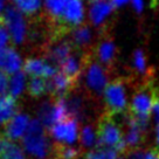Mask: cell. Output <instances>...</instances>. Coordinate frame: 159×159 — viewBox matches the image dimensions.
<instances>
[{
	"mask_svg": "<svg viewBox=\"0 0 159 159\" xmlns=\"http://www.w3.org/2000/svg\"><path fill=\"white\" fill-rule=\"evenodd\" d=\"M159 99V87L152 79L139 81L134 87L129 105V112L143 122H150L156 102Z\"/></svg>",
	"mask_w": 159,
	"mask_h": 159,
	"instance_id": "cell-1",
	"label": "cell"
},
{
	"mask_svg": "<svg viewBox=\"0 0 159 159\" xmlns=\"http://www.w3.org/2000/svg\"><path fill=\"white\" fill-rule=\"evenodd\" d=\"M123 125L115 115L104 112L98 117L97 122V138L98 146H105L126 153Z\"/></svg>",
	"mask_w": 159,
	"mask_h": 159,
	"instance_id": "cell-2",
	"label": "cell"
},
{
	"mask_svg": "<svg viewBox=\"0 0 159 159\" xmlns=\"http://www.w3.org/2000/svg\"><path fill=\"white\" fill-rule=\"evenodd\" d=\"M46 128L38 118L30 120V128L22 138V146L32 159H48L53 145L50 144Z\"/></svg>",
	"mask_w": 159,
	"mask_h": 159,
	"instance_id": "cell-3",
	"label": "cell"
},
{
	"mask_svg": "<svg viewBox=\"0 0 159 159\" xmlns=\"http://www.w3.org/2000/svg\"><path fill=\"white\" fill-rule=\"evenodd\" d=\"M134 84V82L129 79L119 77L111 81L103 94L105 112L118 115L129 111V90Z\"/></svg>",
	"mask_w": 159,
	"mask_h": 159,
	"instance_id": "cell-4",
	"label": "cell"
},
{
	"mask_svg": "<svg viewBox=\"0 0 159 159\" xmlns=\"http://www.w3.org/2000/svg\"><path fill=\"white\" fill-rule=\"evenodd\" d=\"M83 84L87 93L91 96L98 97L104 94V90L109 85L110 71L108 67L101 65L98 61L89 59L82 74Z\"/></svg>",
	"mask_w": 159,
	"mask_h": 159,
	"instance_id": "cell-5",
	"label": "cell"
},
{
	"mask_svg": "<svg viewBox=\"0 0 159 159\" xmlns=\"http://www.w3.org/2000/svg\"><path fill=\"white\" fill-rule=\"evenodd\" d=\"M1 21L14 45H22L30 38V27L26 15L13 5L7 6L1 15Z\"/></svg>",
	"mask_w": 159,
	"mask_h": 159,
	"instance_id": "cell-6",
	"label": "cell"
},
{
	"mask_svg": "<svg viewBox=\"0 0 159 159\" xmlns=\"http://www.w3.org/2000/svg\"><path fill=\"white\" fill-rule=\"evenodd\" d=\"M69 118L65 99L52 98L42 102L38 108V119L46 129H52L55 124Z\"/></svg>",
	"mask_w": 159,
	"mask_h": 159,
	"instance_id": "cell-7",
	"label": "cell"
},
{
	"mask_svg": "<svg viewBox=\"0 0 159 159\" xmlns=\"http://www.w3.org/2000/svg\"><path fill=\"white\" fill-rule=\"evenodd\" d=\"M63 99H65L69 117L75 118L79 122L88 120L93 117V112H91L94 111L91 107L93 102H91V97L87 94L73 90L66 97H63Z\"/></svg>",
	"mask_w": 159,
	"mask_h": 159,
	"instance_id": "cell-8",
	"label": "cell"
},
{
	"mask_svg": "<svg viewBox=\"0 0 159 159\" xmlns=\"http://www.w3.org/2000/svg\"><path fill=\"white\" fill-rule=\"evenodd\" d=\"M73 43L63 35L54 36L46 46V59L53 65H62L73 53Z\"/></svg>",
	"mask_w": 159,
	"mask_h": 159,
	"instance_id": "cell-9",
	"label": "cell"
},
{
	"mask_svg": "<svg viewBox=\"0 0 159 159\" xmlns=\"http://www.w3.org/2000/svg\"><path fill=\"white\" fill-rule=\"evenodd\" d=\"M85 19V6L83 0H67L63 14L60 21V28H76L83 25Z\"/></svg>",
	"mask_w": 159,
	"mask_h": 159,
	"instance_id": "cell-10",
	"label": "cell"
},
{
	"mask_svg": "<svg viewBox=\"0 0 159 159\" xmlns=\"http://www.w3.org/2000/svg\"><path fill=\"white\" fill-rule=\"evenodd\" d=\"M79 123V120L69 117V118H67L65 120L57 123V124H55L49 130V134L55 140V143L71 145L77 142Z\"/></svg>",
	"mask_w": 159,
	"mask_h": 159,
	"instance_id": "cell-11",
	"label": "cell"
},
{
	"mask_svg": "<svg viewBox=\"0 0 159 159\" xmlns=\"http://www.w3.org/2000/svg\"><path fill=\"white\" fill-rule=\"evenodd\" d=\"M24 71L32 77H41L45 80H50L57 74L56 66L53 65L46 57H40V56H30L26 59Z\"/></svg>",
	"mask_w": 159,
	"mask_h": 159,
	"instance_id": "cell-12",
	"label": "cell"
},
{
	"mask_svg": "<svg viewBox=\"0 0 159 159\" xmlns=\"http://www.w3.org/2000/svg\"><path fill=\"white\" fill-rule=\"evenodd\" d=\"M115 5L111 0H94L88 8V18L95 27L104 26L110 15L112 14Z\"/></svg>",
	"mask_w": 159,
	"mask_h": 159,
	"instance_id": "cell-13",
	"label": "cell"
},
{
	"mask_svg": "<svg viewBox=\"0 0 159 159\" xmlns=\"http://www.w3.org/2000/svg\"><path fill=\"white\" fill-rule=\"evenodd\" d=\"M89 59L90 56L85 54L84 52H81V50L73 52L69 57L61 65V71L65 73L73 81H76L80 76H82L85 65Z\"/></svg>",
	"mask_w": 159,
	"mask_h": 159,
	"instance_id": "cell-14",
	"label": "cell"
},
{
	"mask_svg": "<svg viewBox=\"0 0 159 159\" xmlns=\"http://www.w3.org/2000/svg\"><path fill=\"white\" fill-rule=\"evenodd\" d=\"M25 61L14 47H7L0 52V71L13 75L24 70Z\"/></svg>",
	"mask_w": 159,
	"mask_h": 159,
	"instance_id": "cell-15",
	"label": "cell"
},
{
	"mask_svg": "<svg viewBox=\"0 0 159 159\" xmlns=\"http://www.w3.org/2000/svg\"><path fill=\"white\" fill-rule=\"evenodd\" d=\"M30 118L25 112H18L10 122L4 126V134L12 142L19 140L25 137L27 130L30 128Z\"/></svg>",
	"mask_w": 159,
	"mask_h": 159,
	"instance_id": "cell-16",
	"label": "cell"
},
{
	"mask_svg": "<svg viewBox=\"0 0 159 159\" xmlns=\"http://www.w3.org/2000/svg\"><path fill=\"white\" fill-rule=\"evenodd\" d=\"M48 84H49V93L54 96V98L55 97L62 98L74 90L75 81L68 77L65 73L57 71L55 76L48 80Z\"/></svg>",
	"mask_w": 159,
	"mask_h": 159,
	"instance_id": "cell-17",
	"label": "cell"
},
{
	"mask_svg": "<svg viewBox=\"0 0 159 159\" xmlns=\"http://www.w3.org/2000/svg\"><path fill=\"white\" fill-rule=\"evenodd\" d=\"M95 56L101 65L110 67L116 59V46L109 36H105L98 42L95 49Z\"/></svg>",
	"mask_w": 159,
	"mask_h": 159,
	"instance_id": "cell-18",
	"label": "cell"
},
{
	"mask_svg": "<svg viewBox=\"0 0 159 159\" xmlns=\"http://www.w3.org/2000/svg\"><path fill=\"white\" fill-rule=\"evenodd\" d=\"M93 39L94 32L88 25H81L70 32V42L81 52L90 47V45L93 43Z\"/></svg>",
	"mask_w": 159,
	"mask_h": 159,
	"instance_id": "cell-19",
	"label": "cell"
},
{
	"mask_svg": "<svg viewBox=\"0 0 159 159\" xmlns=\"http://www.w3.org/2000/svg\"><path fill=\"white\" fill-rule=\"evenodd\" d=\"M81 157H83V149L55 143L48 159H80Z\"/></svg>",
	"mask_w": 159,
	"mask_h": 159,
	"instance_id": "cell-20",
	"label": "cell"
},
{
	"mask_svg": "<svg viewBox=\"0 0 159 159\" xmlns=\"http://www.w3.org/2000/svg\"><path fill=\"white\" fill-rule=\"evenodd\" d=\"M18 102L10 95L0 97V125L5 126L18 114Z\"/></svg>",
	"mask_w": 159,
	"mask_h": 159,
	"instance_id": "cell-21",
	"label": "cell"
},
{
	"mask_svg": "<svg viewBox=\"0 0 159 159\" xmlns=\"http://www.w3.org/2000/svg\"><path fill=\"white\" fill-rule=\"evenodd\" d=\"M28 87L27 82V74L24 70H21L16 74L10 76V85H8V94L13 98H18L25 93Z\"/></svg>",
	"mask_w": 159,
	"mask_h": 159,
	"instance_id": "cell-22",
	"label": "cell"
},
{
	"mask_svg": "<svg viewBox=\"0 0 159 159\" xmlns=\"http://www.w3.org/2000/svg\"><path fill=\"white\" fill-rule=\"evenodd\" d=\"M83 159H124L122 153L115 149L105 146H96L83 154Z\"/></svg>",
	"mask_w": 159,
	"mask_h": 159,
	"instance_id": "cell-23",
	"label": "cell"
},
{
	"mask_svg": "<svg viewBox=\"0 0 159 159\" xmlns=\"http://www.w3.org/2000/svg\"><path fill=\"white\" fill-rule=\"evenodd\" d=\"M66 4H67V0H43L46 13L54 21V24H57V25L60 24Z\"/></svg>",
	"mask_w": 159,
	"mask_h": 159,
	"instance_id": "cell-24",
	"label": "cell"
},
{
	"mask_svg": "<svg viewBox=\"0 0 159 159\" xmlns=\"http://www.w3.org/2000/svg\"><path fill=\"white\" fill-rule=\"evenodd\" d=\"M80 142L81 146L84 149H94L98 146V138L97 131L95 130L93 124H85L80 134Z\"/></svg>",
	"mask_w": 159,
	"mask_h": 159,
	"instance_id": "cell-25",
	"label": "cell"
},
{
	"mask_svg": "<svg viewBox=\"0 0 159 159\" xmlns=\"http://www.w3.org/2000/svg\"><path fill=\"white\" fill-rule=\"evenodd\" d=\"M27 91L34 98H39L41 96H43L47 93H49L48 80L41 79V77H30V80L28 81Z\"/></svg>",
	"mask_w": 159,
	"mask_h": 159,
	"instance_id": "cell-26",
	"label": "cell"
},
{
	"mask_svg": "<svg viewBox=\"0 0 159 159\" xmlns=\"http://www.w3.org/2000/svg\"><path fill=\"white\" fill-rule=\"evenodd\" d=\"M13 6L22 12L26 16H32L39 13L43 5V0H12Z\"/></svg>",
	"mask_w": 159,
	"mask_h": 159,
	"instance_id": "cell-27",
	"label": "cell"
},
{
	"mask_svg": "<svg viewBox=\"0 0 159 159\" xmlns=\"http://www.w3.org/2000/svg\"><path fill=\"white\" fill-rule=\"evenodd\" d=\"M132 63H134V68L136 73L140 76H143V80L151 79V74L149 73L148 69V63H146V57H145L143 50L137 49L134 53V57H132Z\"/></svg>",
	"mask_w": 159,
	"mask_h": 159,
	"instance_id": "cell-28",
	"label": "cell"
},
{
	"mask_svg": "<svg viewBox=\"0 0 159 159\" xmlns=\"http://www.w3.org/2000/svg\"><path fill=\"white\" fill-rule=\"evenodd\" d=\"M0 159H28L26 157L24 149L15 142L8 140L4 151L0 153Z\"/></svg>",
	"mask_w": 159,
	"mask_h": 159,
	"instance_id": "cell-29",
	"label": "cell"
},
{
	"mask_svg": "<svg viewBox=\"0 0 159 159\" xmlns=\"http://www.w3.org/2000/svg\"><path fill=\"white\" fill-rule=\"evenodd\" d=\"M148 153H149V149L138 148V149L128 151L125 153L124 159H148Z\"/></svg>",
	"mask_w": 159,
	"mask_h": 159,
	"instance_id": "cell-30",
	"label": "cell"
},
{
	"mask_svg": "<svg viewBox=\"0 0 159 159\" xmlns=\"http://www.w3.org/2000/svg\"><path fill=\"white\" fill-rule=\"evenodd\" d=\"M10 41H11L10 34H8V32L6 30L5 25L2 24V21L0 20V52L8 47Z\"/></svg>",
	"mask_w": 159,
	"mask_h": 159,
	"instance_id": "cell-31",
	"label": "cell"
},
{
	"mask_svg": "<svg viewBox=\"0 0 159 159\" xmlns=\"http://www.w3.org/2000/svg\"><path fill=\"white\" fill-rule=\"evenodd\" d=\"M8 85H10L8 75L5 74L4 71H0V97L6 96V93L8 91Z\"/></svg>",
	"mask_w": 159,
	"mask_h": 159,
	"instance_id": "cell-32",
	"label": "cell"
},
{
	"mask_svg": "<svg viewBox=\"0 0 159 159\" xmlns=\"http://www.w3.org/2000/svg\"><path fill=\"white\" fill-rule=\"evenodd\" d=\"M131 2H132L134 8L138 13H140L143 11V8H144V0H131Z\"/></svg>",
	"mask_w": 159,
	"mask_h": 159,
	"instance_id": "cell-33",
	"label": "cell"
},
{
	"mask_svg": "<svg viewBox=\"0 0 159 159\" xmlns=\"http://www.w3.org/2000/svg\"><path fill=\"white\" fill-rule=\"evenodd\" d=\"M129 1L130 0H115L112 4L115 5V7H119V6L125 5V4H126V2H129Z\"/></svg>",
	"mask_w": 159,
	"mask_h": 159,
	"instance_id": "cell-34",
	"label": "cell"
},
{
	"mask_svg": "<svg viewBox=\"0 0 159 159\" xmlns=\"http://www.w3.org/2000/svg\"><path fill=\"white\" fill-rule=\"evenodd\" d=\"M6 0H0V18H1V15L4 13V11L6 10Z\"/></svg>",
	"mask_w": 159,
	"mask_h": 159,
	"instance_id": "cell-35",
	"label": "cell"
},
{
	"mask_svg": "<svg viewBox=\"0 0 159 159\" xmlns=\"http://www.w3.org/2000/svg\"><path fill=\"white\" fill-rule=\"evenodd\" d=\"M156 143L157 148H159V120H157V128H156Z\"/></svg>",
	"mask_w": 159,
	"mask_h": 159,
	"instance_id": "cell-36",
	"label": "cell"
},
{
	"mask_svg": "<svg viewBox=\"0 0 159 159\" xmlns=\"http://www.w3.org/2000/svg\"><path fill=\"white\" fill-rule=\"evenodd\" d=\"M114 1H115V0H111V2H114Z\"/></svg>",
	"mask_w": 159,
	"mask_h": 159,
	"instance_id": "cell-37",
	"label": "cell"
},
{
	"mask_svg": "<svg viewBox=\"0 0 159 159\" xmlns=\"http://www.w3.org/2000/svg\"><path fill=\"white\" fill-rule=\"evenodd\" d=\"M91 1H94V0H91Z\"/></svg>",
	"mask_w": 159,
	"mask_h": 159,
	"instance_id": "cell-38",
	"label": "cell"
}]
</instances>
